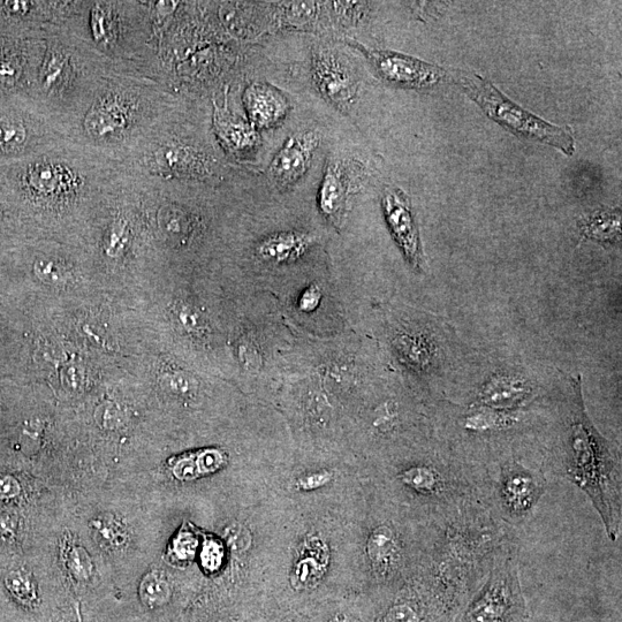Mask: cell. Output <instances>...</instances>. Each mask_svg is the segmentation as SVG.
<instances>
[{"label":"cell","mask_w":622,"mask_h":622,"mask_svg":"<svg viewBox=\"0 0 622 622\" xmlns=\"http://www.w3.org/2000/svg\"><path fill=\"white\" fill-rule=\"evenodd\" d=\"M128 166L65 141L43 153L0 166V192L48 227L100 211Z\"/></svg>","instance_id":"cell-1"},{"label":"cell","mask_w":622,"mask_h":622,"mask_svg":"<svg viewBox=\"0 0 622 622\" xmlns=\"http://www.w3.org/2000/svg\"><path fill=\"white\" fill-rule=\"evenodd\" d=\"M173 112L162 82L113 71L68 140L128 166Z\"/></svg>","instance_id":"cell-2"},{"label":"cell","mask_w":622,"mask_h":622,"mask_svg":"<svg viewBox=\"0 0 622 622\" xmlns=\"http://www.w3.org/2000/svg\"><path fill=\"white\" fill-rule=\"evenodd\" d=\"M153 3L63 2L58 24L70 30L113 71L157 79Z\"/></svg>","instance_id":"cell-3"},{"label":"cell","mask_w":622,"mask_h":622,"mask_svg":"<svg viewBox=\"0 0 622 622\" xmlns=\"http://www.w3.org/2000/svg\"><path fill=\"white\" fill-rule=\"evenodd\" d=\"M43 39L44 55L29 97L68 133L85 115L113 67L58 22L45 30Z\"/></svg>","instance_id":"cell-4"},{"label":"cell","mask_w":622,"mask_h":622,"mask_svg":"<svg viewBox=\"0 0 622 622\" xmlns=\"http://www.w3.org/2000/svg\"><path fill=\"white\" fill-rule=\"evenodd\" d=\"M174 113L128 168L165 181H215L222 164L214 149L174 119Z\"/></svg>","instance_id":"cell-5"},{"label":"cell","mask_w":622,"mask_h":622,"mask_svg":"<svg viewBox=\"0 0 622 622\" xmlns=\"http://www.w3.org/2000/svg\"><path fill=\"white\" fill-rule=\"evenodd\" d=\"M571 447L572 480L593 500L610 537L616 540L620 503L617 481L613 476L614 461L582 407L573 426Z\"/></svg>","instance_id":"cell-6"},{"label":"cell","mask_w":622,"mask_h":622,"mask_svg":"<svg viewBox=\"0 0 622 622\" xmlns=\"http://www.w3.org/2000/svg\"><path fill=\"white\" fill-rule=\"evenodd\" d=\"M68 140L62 123L26 95L0 97V166L43 153Z\"/></svg>","instance_id":"cell-7"},{"label":"cell","mask_w":622,"mask_h":622,"mask_svg":"<svg viewBox=\"0 0 622 622\" xmlns=\"http://www.w3.org/2000/svg\"><path fill=\"white\" fill-rule=\"evenodd\" d=\"M458 82L492 120L508 131L528 140L548 144L567 156L573 155L575 140L571 128L552 125L522 109L481 75L467 74L459 78Z\"/></svg>","instance_id":"cell-8"},{"label":"cell","mask_w":622,"mask_h":622,"mask_svg":"<svg viewBox=\"0 0 622 622\" xmlns=\"http://www.w3.org/2000/svg\"><path fill=\"white\" fill-rule=\"evenodd\" d=\"M347 43L360 50L374 66L379 77L392 85L429 89L441 85L446 78L443 68L423 62L421 59L390 50L367 48L354 40H347Z\"/></svg>","instance_id":"cell-9"},{"label":"cell","mask_w":622,"mask_h":622,"mask_svg":"<svg viewBox=\"0 0 622 622\" xmlns=\"http://www.w3.org/2000/svg\"><path fill=\"white\" fill-rule=\"evenodd\" d=\"M313 77L326 101L343 112L350 111L358 100L360 83L346 59L325 45L313 50Z\"/></svg>","instance_id":"cell-10"},{"label":"cell","mask_w":622,"mask_h":622,"mask_svg":"<svg viewBox=\"0 0 622 622\" xmlns=\"http://www.w3.org/2000/svg\"><path fill=\"white\" fill-rule=\"evenodd\" d=\"M363 169L358 162L332 157L326 163L318 193L322 214L339 225L346 214L351 196L358 191Z\"/></svg>","instance_id":"cell-11"},{"label":"cell","mask_w":622,"mask_h":622,"mask_svg":"<svg viewBox=\"0 0 622 622\" xmlns=\"http://www.w3.org/2000/svg\"><path fill=\"white\" fill-rule=\"evenodd\" d=\"M525 603L517 583L497 576L470 604L464 622H522Z\"/></svg>","instance_id":"cell-12"},{"label":"cell","mask_w":622,"mask_h":622,"mask_svg":"<svg viewBox=\"0 0 622 622\" xmlns=\"http://www.w3.org/2000/svg\"><path fill=\"white\" fill-rule=\"evenodd\" d=\"M320 144L317 133L294 134L280 148L268 169V177L280 188H290L306 176Z\"/></svg>","instance_id":"cell-13"},{"label":"cell","mask_w":622,"mask_h":622,"mask_svg":"<svg viewBox=\"0 0 622 622\" xmlns=\"http://www.w3.org/2000/svg\"><path fill=\"white\" fill-rule=\"evenodd\" d=\"M382 206L386 222L406 259L415 268L419 267L422 262L420 234L408 196L400 188H386Z\"/></svg>","instance_id":"cell-14"},{"label":"cell","mask_w":622,"mask_h":622,"mask_svg":"<svg viewBox=\"0 0 622 622\" xmlns=\"http://www.w3.org/2000/svg\"><path fill=\"white\" fill-rule=\"evenodd\" d=\"M242 103L248 123L255 130H270L282 124L290 111V103L282 90L268 82H253L245 89Z\"/></svg>","instance_id":"cell-15"},{"label":"cell","mask_w":622,"mask_h":622,"mask_svg":"<svg viewBox=\"0 0 622 622\" xmlns=\"http://www.w3.org/2000/svg\"><path fill=\"white\" fill-rule=\"evenodd\" d=\"M211 119V130L229 153L245 155L260 146V135L255 128L226 108L219 109L215 103Z\"/></svg>","instance_id":"cell-16"},{"label":"cell","mask_w":622,"mask_h":622,"mask_svg":"<svg viewBox=\"0 0 622 622\" xmlns=\"http://www.w3.org/2000/svg\"><path fill=\"white\" fill-rule=\"evenodd\" d=\"M313 244L308 234L299 232H280L265 238L257 254L265 262L282 264L298 260Z\"/></svg>","instance_id":"cell-17"},{"label":"cell","mask_w":622,"mask_h":622,"mask_svg":"<svg viewBox=\"0 0 622 622\" xmlns=\"http://www.w3.org/2000/svg\"><path fill=\"white\" fill-rule=\"evenodd\" d=\"M226 461L223 452L207 450L180 457L172 462V473L180 481H191L215 473Z\"/></svg>","instance_id":"cell-18"},{"label":"cell","mask_w":622,"mask_h":622,"mask_svg":"<svg viewBox=\"0 0 622 622\" xmlns=\"http://www.w3.org/2000/svg\"><path fill=\"white\" fill-rule=\"evenodd\" d=\"M505 496L510 506L517 510H527L534 502L535 484L532 477L523 473H513L505 482Z\"/></svg>","instance_id":"cell-19"},{"label":"cell","mask_w":622,"mask_h":622,"mask_svg":"<svg viewBox=\"0 0 622 622\" xmlns=\"http://www.w3.org/2000/svg\"><path fill=\"white\" fill-rule=\"evenodd\" d=\"M171 584L158 573H150L140 584L141 601L147 608L158 609L170 602Z\"/></svg>","instance_id":"cell-20"},{"label":"cell","mask_w":622,"mask_h":622,"mask_svg":"<svg viewBox=\"0 0 622 622\" xmlns=\"http://www.w3.org/2000/svg\"><path fill=\"white\" fill-rule=\"evenodd\" d=\"M584 232L591 239L611 241L620 235V215L617 212H596L589 217Z\"/></svg>","instance_id":"cell-21"},{"label":"cell","mask_w":622,"mask_h":622,"mask_svg":"<svg viewBox=\"0 0 622 622\" xmlns=\"http://www.w3.org/2000/svg\"><path fill=\"white\" fill-rule=\"evenodd\" d=\"M396 540L389 528L379 527L370 535L367 550L371 560L376 564H385L396 551Z\"/></svg>","instance_id":"cell-22"},{"label":"cell","mask_w":622,"mask_h":622,"mask_svg":"<svg viewBox=\"0 0 622 622\" xmlns=\"http://www.w3.org/2000/svg\"><path fill=\"white\" fill-rule=\"evenodd\" d=\"M97 542L108 549H118L126 543V530L112 518L98 519L93 523Z\"/></svg>","instance_id":"cell-23"},{"label":"cell","mask_w":622,"mask_h":622,"mask_svg":"<svg viewBox=\"0 0 622 622\" xmlns=\"http://www.w3.org/2000/svg\"><path fill=\"white\" fill-rule=\"evenodd\" d=\"M5 584L14 598L24 605L32 606L37 601L35 583L28 573L14 571L6 576Z\"/></svg>","instance_id":"cell-24"},{"label":"cell","mask_w":622,"mask_h":622,"mask_svg":"<svg viewBox=\"0 0 622 622\" xmlns=\"http://www.w3.org/2000/svg\"><path fill=\"white\" fill-rule=\"evenodd\" d=\"M67 566L78 581H87L93 573V564H91L88 553L80 546L79 548L74 546L68 551Z\"/></svg>","instance_id":"cell-25"},{"label":"cell","mask_w":622,"mask_h":622,"mask_svg":"<svg viewBox=\"0 0 622 622\" xmlns=\"http://www.w3.org/2000/svg\"><path fill=\"white\" fill-rule=\"evenodd\" d=\"M402 480L416 490L430 491L436 487L437 479L428 468H412L402 475Z\"/></svg>","instance_id":"cell-26"},{"label":"cell","mask_w":622,"mask_h":622,"mask_svg":"<svg viewBox=\"0 0 622 622\" xmlns=\"http://www.w3.org/2000/svg\"><path fill=\"white\" fill-rule=\"evenodd\" d=\"M224 559L223 545L216 540H206L203 544L201 560L204 570L214 573L222 566Z\"/></svg>","instance_id":"cell-27"},{"label":"cell","mask_w":622,"mask_h":622,"mask_svg":"<svg viewBox=\"0 0 622 622\" xmlns=\"http://www.w3.org/2000/svg\"><path fill=\"white\" fill-rule=\"evenodd\" d=\"M197 538L193 533L181 532L172 545V555L178 560H188L194 557L197 549Z\"/></svg>","instance_id":"cell-28"},{"label":"cell","mask_w":622,"mask_h":622,"mask_svg":"<svg viewBox=\"0 0 622 622\" xmlns=\"http://www.w3.org/2000/svg\"><path fill=\"white\" fill-rule=\"evenodd\" d=\"M383 622H422V619L412 605L400 603L391 606L385 613Z\"/></svg>","instance_id":"cell-29"},{"label":"cell","mask_w":622,"mask_h":622,"mask_svg":"<svg viewBox=\"0 0 622 622\" xmlns=\"http://www.w3.org/2000/svg\"><path fill=\"white\" fill-rule=\"evenodd\" d=\"M322 300V290L317 285L309 286L303 291L299 299V308L305 313H311L320 306Z\"/></svg>","instance_id":"cell-30"},{"label":"cell","mask_w":622,"mask_h":622,"mask_svg":"<svg viewBox=\"0 0 622 622\" xmlns=\"http://www.w3.org/2000/svg\"><path fill=\"white\" fill-rule=\"evenodd\" d=\"M21 492L20 483L10 475H0V499L18 497Z\"/></svg>","instance_id":"cell-31"},{"label":"cell","mask_w":622,"mask_h":622,"mask_svg":"<svg viewBox=\"0 0 622 622\" xmlns=\"http://www.w3.org/2000/svg\"><path fill=\"white\" fill-rule=\"evenodd\" d=\"M330 473H316L311 474L306 477H302L299 481V487L302 490H314L320 487H323L326 483L331 480Z\"/></svg>","instance_id":"cell-32"},{"label":"cell","mask_w":622,"mask_h":622,"mask_svg":"<svg viewBox=\"0 0 622 622\" xmlns=\"http://www.w3.org/2000/svg\"><path fill=\"white\" fill-rule=\"evenodd\" d=\"M241 360L244 361L248 369H256L260 367L261 358L254 345L245 343L240 346Z\"/></svg>","instance_id":"cell-33"},{"label":"cell","mask_w":622,"mask_h":622,"mask_svg":"<svg viewBox=\"0 0 622 622\" xmlns=\"http://www.w3.org/2000/svg\"><path fill=\"white\" fill-rule=\"evenodd\" d=\"M192 384L191 379L184 376L172 377L170 381V388L177 394H191L193 391Z\"/></svg>","instance_id":"cell-34"},{"label":"cell","mask_w":622,"mask_h":622,"mask_svg":"<svg viewBox=\"0 0 622 622\" xmlns=\"http://www.w3.org/2000/svg\"><path fill=\"white\" fill-rule=\"evenodd\" d=\"M15 527H17V523L11 514H4L0 517V535L5 538L12 537L15 533Z\"/></svg>","instance_id":"cell-35"},{"label":"cell","mask_w":622,"mask_h":622,"mask_svg":"<svg viewBox=\"0 0 622 622\" xmlns=\"http://www.w3.org/2000/svg\"><path fill=\"white\" fill-rule=\"evenodd\" d=\"M326 622H362L358 617L354 616L352 613L348 612H337L332 614V616Z\"/></svg>","instance_id":"cell-36"},{"label":"cell","mask_w":622,"mask_h":622,"mask_svg":"<svg viewBox=\"0 0 622 622\" xmlns=\"http://www.w3.org/2000/svg\"><path fill=\"white\" fill-rule=\"evenodd\" d=\"M212 622H230V621L217 620V621H212Z\"/></svg>","instance_id":"cell-37"}]
</instances>
